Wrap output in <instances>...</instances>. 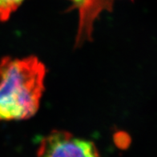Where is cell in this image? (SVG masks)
I'll return each instance as SVG.
<instances>
[{"mask_svg":"<svg viewBox=\"0 0 157 157\" xmlns=\"http://www.w3.org/2000/svg\"><path fill=\"white\" fill-rule=\"evenodd\" d=\"M46 67L35 56L0 60V121L30 119L44 91Z\"/></svg>","mask_w":157,"mask_h":157,"instance_id":"cell-1","label":"cell"},{"mask_svg":"<svg viewBox=\"0 0 157 157\" xmlns=\"http://www.w3.org/2000/svg\"><path fill=\"white\" fill-rule=\"evenodd\" d=\"M37 157H100L92 141L66 131L54 130L39 143Z\"/></svg>","mask_w":157,"mask_h":157,"instance_id":"cell-2","label":"cell"},{"mask_svg":"<svg viewBox=\"0 0 157 157\" xmlns=\"http://www.w3.org/2000/svg\"><path fill=\"white\" fill-rule=\"evenodd\" d=\"M23 0H0V21L8 20L10 15L15 12Z\"/></svg>","mask_w":157,"mask_h":157,"instance_id":"cell-3","label":"cell"}]
</instances>
